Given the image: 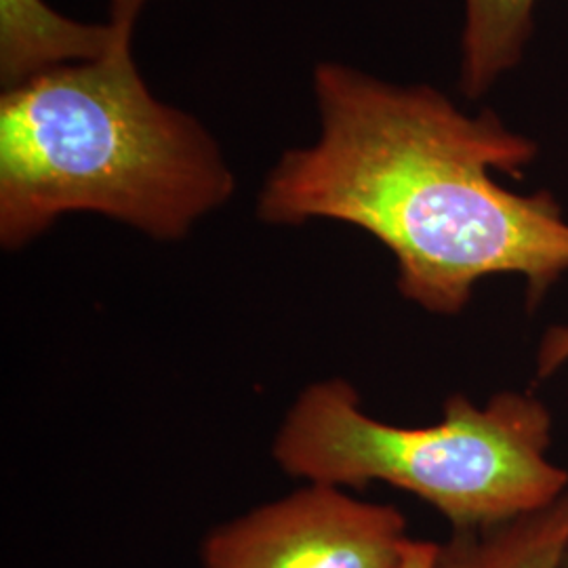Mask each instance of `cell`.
Wrapping results in <instances>:
<instances>
[{"label": "cell", "mask_w": 568, "mask_h": 568, "mask_svg": "<svg viewBox=\"0 0 568 568\" xmlns=\"http://www.w3.org/2000/svg\"><path fill=\"white\" fill-rule=\"evenodd\" d=\"M568 551V488L546 508L487 528L453 530L434 568H562Z\"/></svg>", "instance_id": "6"}, {"label": "cell", "mask_w": 568, "mask_h": 568, "mask_svg": "<svg viewBox=\"0 0 568 568\" xmlns=\"http://www.w3.org/2000/svg\"><path fill=\"white\" fill-rule=\"evenodd\" d=\"M438 556V544L432 541H408L403 568H434Z\"/></svg>", "instance_id": "9"}, {"label": "cell", "mask_w": 568, "mask_h": 568, "mask_svg": "<svg viewBox=\"0 0 568 568\" xmlns=\"http://www.w3.org/2000/svg\"><path fill=\"white\" fill-rule=\"evenodd\" d=\"M539 0H464L459 91L480 100L527 55Z\"/></svg>", "instance_id": "7"}, {"label": "cell", "mask_w": 568, "mask_h": 568, "mask_svg": "<svg viewBox=\"0 0 568 568\" xmlns=\"http://www.w3.org/2000/svg\"><path fill=\"white\" fill-rule=\"evenodd\" d=\"M133 23H82L44 0H0V84L16 89L51 70L103 58Z\"/></svg>", "instance_id": "5"}, {"label": "cell", "mask_w": 568, "mask_h": 568, "mask_svg": "<svg viewBox=\"0 0 568 568\" xmlns=\"http://www.w3.org/2000/svg\"><path fill=\"white\" fill-rule=\"evenodd\" d=\"M133 32L103 58L63 65L0 98V244L20 251L70 213L182 241L230 203L236 180L196 116L161 102Z\"/></svg>", "instance_id": "2"}, {"label": "cell", "mask_w": 568, "mask_h": 568, "mask_svg": "<svg viewBox=\"0 0 568 568\" xmlns=\"http://www.w3.org/2000/svg\"><path fill=\"white\" fill-rule=\"evenodd\" d=\"M562 568H568V551L567 556H565V560H562Z\"/></svg>", "instance_id": "11"}, {"label": "cell", "mask_w": 568, "mask_h": 568, "mask_svg": "<svg viewBox=\"0 0 568 568\" xmlns=\"http://www.w3.org/2000/svg\"><path fill=\"white\" fill-rule=\"evenodd\" d=\"M568 361V326H551L537 354V375L549 377Z\"/></svg>", "instance_id": "8"}, {"label": "cell", "mask_w": 568, "mask_h": 568, "mask_svg": "<svg viewBox=\"0 0 568 568\" xmlns=\"http://www.w3.org/2000/svg\"><path fill=\"white\" fill-rule=\"evenodd\" d=\"M145 2L148 0H110V21L135 26Z\"/></svg>", "instance_id": "10"}, {"label": "cell", "mask_w": 568, "mask_h": 568, "mask_svg": "<svg viewBox=\"0 0 568 568\" xmlns=\"http://www.w3.org/2000/svg\"><path fill=\"white\" fill-rule=\"evenodd\" d=\"M318 140L286 150L257 196L264 224L354 225L392 253L400 295L459 314L488 276H523L537 305L568 272V220L549 194H518L539 148L493 110L467 114L429 84L323 61L312 72Z\"/></svg>", "instance_id": "1"}, {"label": "cell", "mask_w": 568, "mask_h": 568, "mask_svg": "<svg viewBox=\"0 0 568 568\" xmlns=\"http://www.w3.org/2000/svg\"><path fill=\"white\" fill-rule=\"evenodd\" d=\"M549 445L551 413L530 394L501 392L485 406L453 394L438 424L403 427L365 413L345 379H325L286 410L272 457L305 483H386L466 530L546 508L567 490L568 471L549 462Z\"/></svg>", "instance_id": "3"}, {"label": "cell", "mask_w": 568, "mask_h": 568, "mask_svg": "<svg viewBox=\"0 0 568 568\" xmlns=\"http://www.w3.org/2000/svg\"><path fill=\"white\" fill-rule=\"evenodd\" d=\"M406 518L345 488L307 483L211 528L203 568H403Z\"/></svg>", "instance_id": "4"}]
</instances>
